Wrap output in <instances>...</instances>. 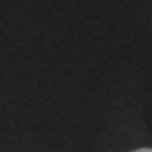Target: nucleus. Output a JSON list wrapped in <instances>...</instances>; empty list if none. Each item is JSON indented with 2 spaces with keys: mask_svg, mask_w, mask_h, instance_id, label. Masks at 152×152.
I'll return each mask as SVG.
<instances>
[{
  "mask_svg": "<svg viewBox=\"0 0 152 152\" xmlns=\"http://www.w3.org/2000/svg\"><path fill=\"white\" fill-rule=\"evenodd\" d=\"M131 152H152V148H138V149H134Z\"/></svg>",
  "mask_w": 152,
  "mask_h": 152,
  "instance_id": "obj_1",
  "label": "nucleus"
}]
</instances>
